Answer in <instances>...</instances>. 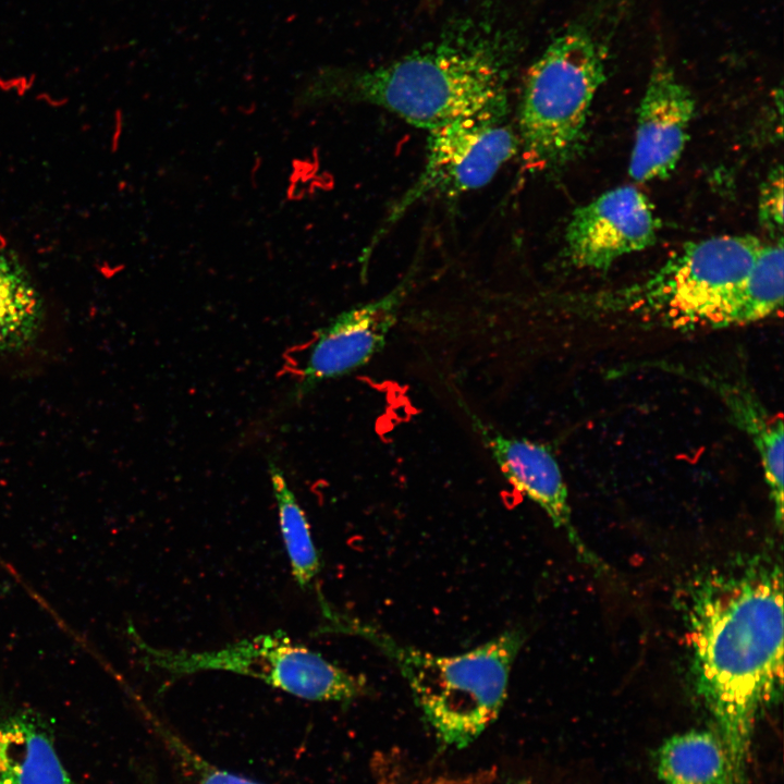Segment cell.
Returning <instances> with one entry per match:
<instances>
[{
	"mask_svg": "<svg viewBox=\"0 0 784 784\" xmlns=\"http://www.w3.org/2000/svg\"><path fill=\"white\" fill-rule=\"evenodd\" d=\"M516 61L513 35L489 22L463 19L392 62L323 72L310 90L319 99L382 108L428 132L507 100Z\"/></svg>",
	"mask_w": 784,
	"mask_h": 784,
	"instance_id": "2",
	"label": "cell"
},
{
	"mask_svg": "<svg viewBox=\"0 0 784 784\" xmlns=\"http://www.w3.org/2000/svg\"><path fill=\"white\" fill-rule=\"evenodd\" d=\"M695 110L689 88L663 57L657 59L637 110L632 179L648 182L672 173L688 140Z\"/></svg>",
	"mask_w": 784,
	"mask_h": 784,
	"instance_id": "10",
	"label": "cell"
},
{
	"mask_svg": "<svg viewBox=\"0 0 784 784\" xmlns=\"http://www.w3.org/2000/svg\"><path fill=\"white\" fill-rule=\"evenodd\" d=\"M415 272L416 269L408 271L382 296L342 311L317 332L291 392L293 401H302L322 382L362 368L383 348L413 286Z\"/></svg>",
	"mask_w": 784,
	"mask_h": 784,
	"instance_id": "8",
	"label": "cell"
},
{
	"mask_svg": "<svg viewBox=\"0 0 784 784\" xmlns=\"http://www.w3.org/2000/svg\"><path fill=\"white\" fill-rule=\"evenodd\" d=\"M759 219L771 231L783 225V175L779 167L764 182L759 196Z\"/></svg>",
	"mask_w": 784,
	"mask_h": 784,
	"instance_id": "19",
	"label": "cell"
},
{
	"mask_svg": "<svg viewBox=\"0 0 784 784\" xmlns=\"http://www.w3.org/2000/svg\"><path fill=\"white\" fill-rule=\"evenodd\" d=\"M41 297L16 255L0 241V353L19 352L38 336Z\"/></svg>",
	"mask_w": 784,
	"mask_h": 784,
	"instance_id": "14",
	"label": "cell"
},
{
	"mask_svg": "<svg viewBox=\"0 0 784 784\" xmlns=\"http://www.w3.org/2000/svg\"><path fill=\"white\" fill-rule=\"evenodd\" d=\"M429 1H432V0H429Z\"/></svg>",
	"mask_w": 784,
	"mask_h": 784,
	"instance_id": "20",
	"label": "cell"
},
{
	"mask_svg": "<svg viewBox=\"0 0 784 784\" xmlns=\"http://www.w3.org/2000/svg\"><path fill=\"white\" fill-rule=\"evenodd\" d=\"M663 784H731L725 748L707 731H689L664 740L654 756Z\"/></svg>",
	"mask_w": 784,
	"mask_h": 784,
	"instance_id": "15",
	"label": "cell"
},
{
	"mask_svg": "<svg viewBox=\"0 0 784 784\" xmlns=\"http://www.w3.org/2000/svg\"><path fill=\"white\" fill-rule=\"evenodd\" d=\"M461 407L504 478L539 505L556 528L566 532L584 561L593 563L596 559L573 526L567 488L551 450L531 440L505 436L463 402Z\"/></svg>",
	"mask_w": 784,
	"mask_h": 784,
	"instance_id": "11",
	"label": "cell"
},
{
	"mask_svg": "<svg viewBox=\"0 0 784 784\" xmlns=\"http://www.w3.org/2000/svg\"><path fill=\"white\" fill-rule=\"evenodd\" d=\"M273 495L278 506L282 539L296 584L309 588L320 571V560L310 535L307 516L290 489L279 466L269 464Z\"/></svg>",
	"mask_w": 784,
	"mask_h": 784,
	"instance_id": "17",
	"label": "cell"
},
{
	"mask_svg": "<svg viewBox=\"0 0 784 784\" xmlns=\"http://www.w3.org/2000/svg\"><path fill=\"white\" fill-rule=\"evenodd\" d=\"M146 661L174 676L226 671L258 678L314 701L350 702L367 693L365 678L293 641L282 630L242 639L217 650L188 652L140 644Z\"/></svg>",
	"mask_w": 784,
	"mask_h": 784,
	"instance_id": "7",
	"label": "cell"
},
{
	"mask_svg": "<svg viewBox=\"0 0 784 784\" xmlns=\"http://www.w3.org/2000/svg\"><path fill=\"white\" fill-rule=\"evenodd\" d=\"M426 139L422 168L375 232L363 254V269L380 240L419 201L429 196L455 197L479 189L519 152L509 99L432 128Z\"/></svg>",
	"mask_w": 784,
	"mask_h": 784,
	"instance_id": "6",
	"label": "cell"
},
{
	"mask_svg": "<svg viewBox=\"0 0 784 784\" xmlns=\"http://www.w3.org/2000/svg\"><path fill=\"white\" fill-rule=\"evenodd\" d=\"M635 1H590L527 70L515 127L530 171L555 172L578 155L613 39Z\"/></svg>",
	"mask_w": 784,
	"mask_h": 784,
	"instance_id": "3",
	"label": "cell"
},
{
	"mask_svg": "<svg viewBox=\"0 0 784 784\" xmlns=\"http://www.w3.org/2000/svg\"><path fill=\"white\" fill-rule=\"evenodd\" d=\"M751 235L689 243L647 279L602 296V313H625L672 329L723 328L726 310L763 246Z\"/></svg>",
	"mask_w": 784,
	"mask_h": 784,
	"instance_id": "5",
	"label": "cell"
},
{
	"mask_svg": "<svg viewBox=\"0 0 784 784\" xmlns=\"http://www.w3.org/2000/svg\"><path fill=\"white\" fill-rule=\"evenodd\" d=\"M659 221L635 186L610 189L576 208L564 235V257L579 269L608 270L618 258L653 245Z\"/></svg>",
	"mask_w": 784,
	"mask_h": 784,
	"instance_id": "9",
	"label": "cell"
},
{
	"mask_svg": "<svg viewBox=\"0 0 784 784\" xmlns=\"http://www.w3.org/2000/svg\"><path fill=\"white\" fill-rule=\"evenodd\" d=\"M0 784H76L50 723L34 709L0 702Z\"/></svg>",
	"mask_w": 784,
	"mask_h": 784,
	"instance_id": "12",
	"label": "cell"
},
{
	"mask_svg": "<svg viewBox=\"0 0 784 784\" xmlns=\"http://www.w3.org/2000/svg\"><path fill=\"white\" fill-rule=\"evenodd\" d=\"M523 784V783H522Z\"/></svg>",
	"mask_w": 784,
	"mask_h": 784,
	"instance_id": "21",
	"label": "cell"
},
{
	"mask_svg": "<svg viewBox=\"0 0 784 784\" xmlns=\"http://www.w3.org/2000/svg\"><path fill=\"white\" fill-rule=\"evenodd\" d=\"M782 592L780 568L755 564L709 581L691 610L696 689L715 721L731 784H746L756 719L782 688Z\"/></svg>",
	"mask_w": 784,
	"mask_h": 784,
	"instance_id": "1",
	"label": "cell"
},
{
	"mask_svg": "<svg viewBox=\"0 0 784 784\" xmlns=\"http://www.w3.org/2000/svg\"><path fill=\"white\" fill-rule=\"evenodd\" d=\"M783 305V245L763 244L755 265L731 302L723 327L764 319Z\"/></svg>",
	"mask_w": 784,
	"mask_h": 784,
	"instance_id": "16",
	"label": "cell"
},
{
	"mask_svg": "<svg viewBox=\"0 0 784 784\" xmlns=\"http://www.w3.org/2000/svg\"><path fill=\"white\" fill-rule=\"evenodd\" d=\"M327 621L321 632L366 638L388 656L407 681L416 705L438 737L464 747L499 714L510 673L524 644L520 629L511 628L487 642L455 656H437L404 646L378 627L321 601Z\"/></svg>",
	"mask_w": 784,
	"mask_h": 784,
	"instance_id": "4",
	"label": "cell"
},
{
	"mask_svg": "<svg viewBox=\"0 0 784 784\" xmlns=\"http://www.w3.org/2000/svg\"><path fill=\"white\" fill-rule=\"evenodd\" d=\"M156 726L167 748L173 755L191 784H259L206 760L160 722H157Z\"/></svg>",
	"mask_w": 784,
	"mask_h": 784,
	"instance_id": "18",
	"label": "cell"
},
{
	"mask_svg": "<svg viewBox=\"0 0 784 784\" xmlns=\"http://www.w3.org/2000/svg\"><path fill=\"white\" fill-rule=\"evenodd\" d=\"M670 371L698 380L714 391L725 404L731 418L750 437L759 453L764 478L774 505L775 522L783 520V446L782 418L772 417L749 387L740 381H731L720 375L686 369L659 363Z\"/></svg>",
	"mask_w": 784,
	"mask_h": 784,
	"instance_id": "13",
	"label": "cell"
}]
</instances>
